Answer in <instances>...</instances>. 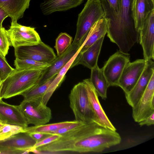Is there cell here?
<instances>
[{
	"mask_svg": "<svg viewBox=\"0 0 154 154\" xmlns=\"http://www.w3.org/2000/svg\"><path fill=\"white\" fill-rule=\"evenodd\" d=\"M107 22V36L119 50L128 53L139 40L133 12L134 0H121L119 13L115 14L106 0H100Z\"/></svg>",
	"mask_w": 154,
	"mask_h": 154,
	"instance_id": "1",
	"label": "cell"
},
{
	"mask_svg": "<svg viewBox=\"0 0 154 154\" xmlns=\"http://www.w3.org/2000/svg\"><path fill=\"white\" fill-rule=\"evenodd\" d=\"M121 141L116 131L95 123H85L74 138L71 148L74 152H99L120 144Z\"/></svg>",
	"mask_w": 154,
	"mask_h": 154,
	"instance_id": "2",
	"label": "cell"
},
{
	"mask_svg": "<svg viewBox=\"0 0 154 154\" xmlns=\"http://www.w3.org/2000/svg\"><path fill=\"white\" fill-rule=\"evenodd\" d=\"M44 70L14 69L0 84V97L8 99L29 90L36 85Z\"/></svg>",
	"mask_w": 154,
	"mask_h": 154,
	"instance_id": "3",
	"label": "cell"
},
{
	"mask_svg": "<svg viewBox=\"0 0 154 154\" xmlns=\"http://www.w3.org/2000/svg\"><path fill=\"white\" fill-rule=\"evenodd\" d=\"M105 15L100 0H87L78 15L76 34L72 44L81 47L91 28Z\"/></svg>",
	"mask_w": 154,
	"mask_h": 154,
	"instance_id": "4",
	"label": "cell"
},
{
	"mask_svg": "<svg viewBox=\"0 0 154 154\" xmlns=\"http://www.w3.org/2000/svg\"><path fill=\"white\" fill-rule=\"evenodd\" d=\"M70 107L75 120L83 123L94 122L97 119L90 103L83 82L75 85L69 95Z\"/></svg>",
	"mask_w": 154,
	"mask_h": 154,
	"instance_id": "5",
	"label": "cell"
},
{
	"mask_svg": "<svg viewBox=\"0 0 154 154\" xmlns=\"http://www.w3.org/2000/svg\"><path fill=\"white\" fill-rule=\"evenodd\" d=\"M19 106L28 125L37 126L45 124L51 119V109L43 103L41 98L23 100Z\"/></svg>",
	"mask_w": 154,
	"mask_h": 154,
	"instance_id": "6",
	"label": "cell"
},
{
	"mask_svg": "<svg viewBox=\"0 0 154 154\" xmlns=\"http://www.w3.org/2000/svg\"><path fill=\"white\" fill-rule=\"evenodd\" d=\"M6 32L10 46L14 48L36 45L42 41L34 28L23 26L17 21H11Z\"/></svg>",
	"mask_w": 154,
	"mask_h": 154,
	"instance_id": "7",
	"label": "cell"
},
{
	"mask_svg": "<svg viewBox=\"0 0 154 154\" xmlns=\"http://www.w3.org/2000/svg\"><path fill=\"white\" fill-rule=\"evenodd\" d=\"M14 48L16 58L29 59L50 64L57 57L53 49L42 41L36 45Z\"/></svg>",
	"mask_w": 154,
	"mask_h": 154,
	"instance_id": "8",
	"label": "cell"
},
{
	"mask_svg": "<svg viewBox=\"0 0 154 154\" xmlns=\"http://www.w3.org/2000/svg\"><path fill=\"white\" fill-rule=\"evenodd\" d=\"M130 55L120 50L111 55L102 68L109 87L118 86L123 71L130 62Z\"/></svg>",
	"mask_w": 154,
	"mask_h": 154,
	"instance_id": "9",
	"label": "cell"
},
{
	"mask_svg": "<svg viewBox=\"0 0 154 154\" xmlns=\"http://www.w3.org/2000/svg\"><path fill=\"white\" fill-rule=\"evenodd\" d=\"M132 107L133 118L138 123L154 113V74L141 97Z\"/></svg>",
	"mask_w": 154,
	"mask_h": 154,
	"instance_id": "10",
	"label": "cell"
},
{
	"mask_svg": "<svg viewBox=\"0 0 154 154\" xmlns=\"http://www.w3.org/2000/svg\"><path fill=\"white\" fill-rule=\"evenodd\" d=\"M146 65L145 59H137L129 62L125 67L119 79L118 86L124 91L125 94L133 88L142 74Z\"/></svg>",
	"mask_w": 154,
	"mask_h": 154,
	"instance_id": "11",
	"label": "cell"
},
{
	"mask_svg": "<svg viewBox=\"0 0 154 154\" xmlns=\"http://www.w3.org/2000/svg\"><path fill=\"white\" fill-rule=\"evenodd\" d=\"M139 40L143 51L144 59L154 58V10L149 14L139 31Z\"/></svg>",
	"mask_w": 154,
	"mask_h": 154,
	"instance_id": "12",
	"label": "cell"
},
{
	"mask_svg": "<svg viewBox=\"0 0 154 154\" xmlns=\"http://www.w3.org/2000/svg\"><path fill=\"white\" fill-rule=\"evenodd\" d=\"M82 82L85 85L90 103L97 119V124L104 128L116 131V128L102 107L98 99V95L89 79H84Z\"/></svg>",
	"mask_w": 154,
	"mask_h": 154,
	"instance_id": "13",
	"label": "cell"
},
{
	"mask_svg": "<svg viewBox=\"0 0 154 154\" xmlns=\"http://www.w3.org/2000/svg\"><path fill=\"white\" fill-rule=\"evenodd\" d=\"M146 60V66L141 76L132 89L125 94L127 101L131 107L137 103L141 97L154 74L153 61L151 59Z\"/></svg>",
	"mask_w": 154,
	"mask_h": 154,
	"instance_id": "14",
	"label": "cell"
},
{
	"mask_svg": "<svg viewBox=\"0 0 154 154\" xmlns=\"http://www.w3.org/2000/svg\"><path fill=\"white\" fill-rule=\"evenodd\" d=\"M80 47L72 44L61 55L57 56L50 66L43 70V73L37 85H39L47 82L56 75L61 69L78 52Z\"/></svg>",
	"mask_w": 154,
	"mask_h": 154,
	"instance_id": "15",
	"label": "cell"
},
{
	"mask_svg": "<svg viewBox=\"0 0 154 154\" xmlns=\"http://www.w3.org/2000/svg\"><path fill=\"white\" fill-rule=\"evenodd\" d=\"M0 120L25 128L28 125L19 106L9 104L2 100H0Z\"/></svg>",
	"mask_w": 154,
	"mask_h": 154,
	"instance_id": "16",
	"label": "cell"
},
{
	"mask_svg": "<svg viewBox=\"0 0 154 154\" xmlns=\"http://www.w3.org/2000/svg\"><path fill=\"white\" fill-rule=\"evenodd\" d=\"M104 37L97 40L82 54H77L71 67L82 65L91 69L97 65L98 58Z\"/></svg>",
	"mask_w": 154,
	"mask_h": 154,
	"instance_id": "17",
	"label": "cell"
},
{
	"mask_svg": "<svg viewBox=\"0 0 154 154\" xmlns=\"http://www.w3.org/2000/svg\"><path fill=\"white\" fill-rule=\"evenodd\" d=\"M36 142L26 132L20 133L1 141L0 147L31 152Z\"/></svg>",
	"mask_w": 154,
	"mask_h": 154,
	"instance_id": "18",
	"label": "cell"
},
{
	"mask_svg": "<svg viewBox=\"0 0 154 154\" xmlns=\"http://www.w3.org/2000/svg\"><path fill=\"white\" fill-rule=\"evenodd\" d=\"M107 30L106 20L104 16L98 20L91 28L84 39L78 54H82L97 40L104 37Z\"/></svg>",
	"mask_w": 154,
	"mask_h": 154,
	"instance_id": "19",
	"label": "cell"
},
{
	"mask_svg": "<svg viewBox=\"0 0 154 154\" xmlns=\"http://www.w3.org/2000/svg\"><path fill=\"white\" fill-rule=\"evenodd\" d=\"M83 0H43L40 7L44 15L56 11H65L80 5Z\"/></svg>",
	"mask_w": 154,
	"mask_h": 154,
	"instance_id": "20",
	"label": "cell"
},
{
	"mask_svg": "<svg viewBox=\"0 0 154 154\" xmlns=\"http://www.w3.org/2000/svg\"><path fill=\"white\" fill-rule=\"evenodd\" d=\"M133 9L136 27L139 32L149 14L154 10V0H134Z\"/></svg>",
	"mask_w": 154,
	"mask_h": 154,
	"instance_id": "21",
	"label": "cell"
},
{
	"mask_svg": "<svg viewBox=\"0 0 154 154\" xmlns=\"http://www.w3.org/2000/svg\"><path fill=\"white\" fill-rule=\"evenodd\" d=\"M31 0H0V5L8 14L11 21H17L23 16Z\"/></svg>",
	"mask_w": 154,
	"mask_h": 154,
	"instance_id": "22",
	"label": "cell"
},
{
	"mask_svg": "<svg viewBox=\"0 0 154 154\" xmlns=\"http://www.w3.org/2000/svg\"><path fill=\"white\" fill-rule=\"evenodd\" d=\"M90 80L98 96L103 99L107 98V92L108 86L107 80L102 68L98 65L91 69Z\"/></svg>",
	"mask_w": 154,
	"mask_h": 154,
	"instance_id": "23",
	"label": "cell"
},
{
	"mask_svg": "<svg viewBox=\"0 0 154 154\" xmlns=\"http://www.w3.org/2000/svg\"><path fill=\"white\" fill-rule=\"evenodd\" d=\"M61 69L51 82L44 95L41 99L42 102L45 105L47 103L56 90L61 85L64 80L65 75L70 68L78 52Z\"/></svg>",
	"mask_w": 154,
	"mask_h": 154,
	"instance_id": "24",
	"label": "cell"
},
{
	"mask_svg": "<svg viewBox=\"0 0 154 154\" xmlns=\"http://www.w3.org/2000/svg\"><path fill=\"white\" fill-rule=\"evenodd\" d=\"M76 121H66L48 124L34 126L25 128L26 132H38L51 134L54 132L68 125L75 122Z\"/></svg>",
	"mask_w": 154,
	"mask_h": 154,
	"instance_id": "25",
	"label": "cell"
},
{
	"mask_svg": "<svg viewBox=\"0 0 154 154\" xmlns=\"http://www.w3.org/2000/svg\"><path fill=\"white\" fill-rule=\"evenodd\" d=\"M56 75L54 76L45 82L39 85H36L29 90L23 93L21 95L23 97V100H28L35 99H42Z\"/></svg>",
	"mask_w": 154,
	"mask_h": 154,
	"instance_id": "26",
	"label": "cell"
},
{
	"mask_svg": "<svg viewBox=\"0 0 154 154\" xmlns=\"http://www.w3.org/2000/svg\"><path fill=\"white\" fill-rule=\"evenodd\" d=\"M14 65L15 68L17 69L44 70L50 66V64L29 59L16 58L14 61Z\"/></svg>",
	"mask_w": 154,
	"mask_h": 154,
	"instance_id": "27",
	"label": "cell"
},
{
	"mask_svg": "<svg viewBox=\"0 0 154 154\" xmlns=\"http://www.w3.org/2000/svg\"><path fill=\"white\" fill-rule=\"evenodd\" d=\"M25 128L0 120V141L4 140L15 134L26 132Z\"/></svg>",
	"mask_w": 154,
	"mask_h": 154,
	"instance_id": "28",
	"label": "cell"
},
{
	"mask_svg": "<svg viewBox=\"0 0 154 154\" xmlns=\"http://www.w3.org/2000/svg\"><path fill=\"white\" fill-rule=\"evenodd\" d=\"M72 37L66 32L60 33L56 39L54 48L57 56L63 54L70 46Z\"/></svg>",
	"mask_w": 154,
	"mask_h": 154,
	"instance_id": "29",
	"label": "cell"
},
{
	"mask_svg": "<svg viewBox=\"0 0 154 154\" xmlns=\"http://www.w3.org/2000/svg\"><path fill=\"white\" fill-rule=\"evenodd\" d=\"M8 63L5 57L0 53V82L5 79L14 70Z\"/></svg>",
	"mask_w": 154,
	"mask_h": 154,
	"instance_id": "30",
	"label": "cell"
},
{
	"mask_svg": "<svg viewBox=\"0 0 154 154\" xmlns=\"http://www.w3.org/2000/svg\"><path fill=\"white\" fill-rule=\"evenodd\" d=\"M10 46L6 30L3 27L0 28V53L5 57L8 54Z\"/></svg>",
	"mask_w": 154,
	"mask_h": 154,
	"instance_id": "31",
	"label": "cell"
},
{
	"mask_svg": "<svg viewBox=\"0 0 154 154\" xmlns=\"http://www.w3.org/2000/svg\"><path fill=\"white\" fill-rule=\"evenodd\" d=\"M61 136V135L56 134H52L50 136L45 138L42 140L36 143L32 150L33 149H36L39 147L50 143L58 139Z\"/></svg>",
	"mask_w": 154,
	"mask_h": 154,
	"instance_id": "32",
	"label": "cell"
},
{
	"mask_svg": "<svg viewBox=\"0 0 154 154\" xmlns=\"http://www.w3.org/2000/svg\"><path fill=\"white\" fill-rule=\"evenodd\" d=\"M83 123L81 122L76 121L75 122L72 124L60 128L51 134H56L61 135L78 127Z\"/></svg>",
	"mask_w": 154,
	"mask_h": 154,
	"instance_id": "33",
	"label": "cell"
},
{
	"mask_svg": "<svg viewBox=\"0 0 154 154\" xmlns=\"http://www.w3.org/2000/svg\"><path fill=\"white\" fill-rule=\"evenodd\" d=\"M112 9L114 13L117 15L119 12L121 0H106Z\"/></svg>",
	"mask_w": 154,
	"mask_h": 154,
	"instance_id": "34",
	"label": "cell"
},
{
	"mask_svg": "<svg viewBox=\"0 0 154 154\" xmlns=\"http://www.w3.org/2000/svg\"><path fill=\"white\" fill-rule=\"evenodd\" d=\"M30 136L36 143L38 142L52 134L38 132H32L28 133Z\"/></svg>",
	"mask_w": 154,
	"mask_h": 154,
	"instance_id": "35",
	"label": "cell"
},
{
	"mask_svg": "<svg viewBox=\"0 0 154 154\" xmlns=\"http://www.w3.org/2000/svg\"><path fill=\"white\" fill-rule=\"evenodd\" d=\"M25 152L24 150L0 147V154H25Z\"/></svg>",
	"mask_w": 154,
	"mask_h": 154,
	"instance_id": "36",
	"label": "cell"
},
{
	"mask_svg": "<svg viewBox=\"0 0 154 154\" xmlns=\"http://www.w3.org/2000/svg\"><path fill=\"white\" fill-rule=\"evenodd\" d=\"M139 125L141 126L146 125L149 126L154 124V113L148 116L143 120L138 123Z\"/></svg>",
	"mask_w": 154,
	"mask_h": 154,
	"instance_id": "37",
	"label": "cell"
},
{
	"mask_svg": "<svg viewBox=\"0 0 154 154\" xmlns=\"http://www.w3.org/2000/svg\"><path fill=\"white\" fill-rule=\"evenodd\" d=\"M9 17V15L4 8L0 5V28H2V23L6 17Z\"/></svg>",
	"mask_w": 154,
	"mask_h": 154,
	"instance_id": "38",
	"label": "cell"
},
{
	"mask_svg": "<svg viewBox=\"0 0 154 154\" xmlns=\"http://www.w3.org/2000/svg\"><path fill=\"white\" fill-rule=\"evenodd\" d=\"M2 100L1 99L0 97V100Z\"/></svg>",
	"mask_w": 154,
	"mask_h": 154,
	"instance_id": "39",
	"label": "cell"
}]
</instances>
